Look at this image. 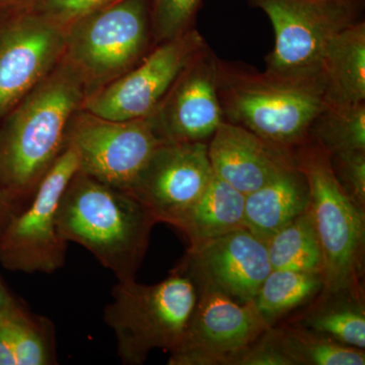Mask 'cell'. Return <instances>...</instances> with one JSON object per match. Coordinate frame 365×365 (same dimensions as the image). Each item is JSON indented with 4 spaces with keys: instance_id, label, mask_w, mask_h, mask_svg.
I'll use <instances>...</instances> for the list:
<instances>
[{
    "instance_id": "obj_32",
    "label": "cell",
    "mask_w": 365,
    "mask_h": 365,
    "mask_svg": "<svg viewBox=\"0 0 365 365\" xmlns=\"http://www.w3.org/2000/svg\"><path fill=\"white\" fill-rule=\"evenodd\" d=\"M16 302V300L11 297V295L9 294L6 287H4V283L0 280V312L4 311L7 307L13 306Z\"/></svg>"
},
{
    "instance_id": "obj_23",
    "label": "cell",
    "mask_w": 365,
    "mask_h": 365,
    "mask_svg": "<svg viewBox=\"0 0 365 365\" xmlns=\"http://www.w3.org/2000/svg\"><path fill=\"white\" fill-rule=\"evenodd\" d=\"M283 354L292 365H364V349L350 347L306 327H272Z\"/></svg>"
},
{
    "instance_id": "obj_24",
    "label": "cell",
    "mask_w": 365,
    "mask_h": 365,
    "mask_svg": "<svg viewBox=\"0 0 365 365\" xmlns=\"http://www.w3.org/2000/svg\"><path fill=\"white\" fill-rule=\"evenodd\" d=\"M271 268L323 275L324 261L309 208L267 242Z\"/></svg>"
},
{
    "instance_id": "obj_22",
    "label": "cell",
    "mask_w": 365,
    "mask_h": 365,
    "mask_svg": "<svg viewBox=\"0 0 365 365\" xmlns=\"http://www.w3.org/2000/svg\"><path fill=\"white\" fill-rule=\"evenodd\" d=\"M323 288L322 274L272 269L262 283L254 304L273 327L282 317L311 302Z\"/></svg>"
},
{
    "instance_id": "obj_6",
    "label": "cell",
    "mask_w": 365,
    "mask_h": 365,
    "mask_svg": "<svg viewBox=\"0 0 365 365\" xmlns=\"http://www.w3.org/2000/svg\"><path fill=\"white\" fill-rule=\"evenodd\" d=\"M153 47L150 0H119L67 26L62 60L88 97L136 66Z\"/></svg>"
},
{
    "instance_id": "obj_14",
    "label": "cell",
    "mask_w": 365,
    "mask_h": 365,
    "mask_svg": "<svg viewBox=\"0 0 365 365\" xmlns=\"http://www.w3.org/2000/svg\"><path fill=\"white\" fill-rule=\"evenodd\" d=\"M66 32L34 11L0 28V120L61 61Z\"/></svg>"
},
{
    "instance_id": "obj_18",
    "label": "cell",
    "mask_w": 365,
    "mask_h": 365,
    "mask_svg": "<svg viewBox=\"0 0 365 365\" xmlns=\"http://www.w3.org/2000/svg\"><path fill=\"white\" fill-rule=\"evenodd\" d=\"M319 78L325 104L365 102V23L359 21L334 36L327 45Z\"/></svg>"
},
{
    "instance_id": "obj_17",
    "label": "cell",
    "mask_w": 365,
    "mask_h": 365,
    "mask_svg": "<svg viewBox=\"0 0 365 365\" xmlns=\"http://www.w3.org/2000/svg\"><path fill=\"white\" fill-rule=\"evenodd\" d=\"M306 178L297 165L246 195L244 227L267 244L278 230L309 208Z\"/></svg>"
},
{
    "instance_id": "obj_1",
    "label": "cell",
    "mask_w": 365,
    "mask_h": 365,
    "mask_svg": "<svg viewBox=\"0 0 365 365\" xmlns=\"http://www.w3.org/2000/svg\"><path fill=\"white\" fill-rule=\"evenodd\" d=\"M86 97L83 81L61 61L0 125V185L16 211L32 198L41 180L66 148L72 116Z\"/></svg>"
},
{
    "instance_id": "obj_16",
    "label": "cell",
    "mask_w": 365,
    "mask_h": 365,
    "mask_svg": "<svg viewBox=\"0 0 365 365\" xmlns=\"http://www.w3.org/2000/svg\"><path fill=\"white\" fill-rule=\"evenodd\" d=\"M207 145L215 176L244 195L260 189L295 165L294 150L269 143L248 129L227 121L218 126Z\"/></svg>"
},
{
    "instance_id": "obj_27",
    "label": "cell",
    "mask_w": 365,
    "mask_h": 365,
    "mask_svg": "<svg viewBox=\"0 0 365 365\" xmlns=\"http://www.w3.org/2000/svg\"><path fill=\"white\" fill-rule=\"evenodd\" d=\"M336 179L346 193L365 209V150L347 151L330 155Z\"/></svg>"
},
{
    "instance_id": "obj_10",
    "label": "cell",
    "mask_w": 365,
    "mask_h": 365,
    "mask_svg": "<svg viewBox=\"0 0 365 365\" xmlns=\"http://www.w3.org/2000/svg\"><path fill=\"white\" fill-rule=\"evenodd\" d=\"M206 44L196 29L155 45L136 66L85 98V111L113 121L153 114L182 69Z\"/></svg>"
},
{
    "instance_id": "obj_19",
    "label": "cell",
    "mask_w": 365,
    "mask_h": 365,
    "mask_svg": "<svg viewBox=\"0 0 365 365\" xmlns=\"http://www.w3.org/2000/svg\"><path fill=\"white\" fill-rule=\"evenodd\" d=\"M245 199L246 195L215 175L175 227L187 237L189 248H195L244 227Z\"/></svg>"
},
{
    "instance_id": "obj_12",
    "label": "cell",
    "mask_w": 365,
    "mask_h": 365,
    "mask_svg": "<svg viewBox=\"0 0 365 365\" xmlns=\"http://www.w3.org/2000/svg\"><path fill=\"white\" fill-rule=\"evenodd\" d=\"M208 143H162L128 192L157 222L175 227L200 198L215 176Z\"/></svg>"
},
{
    "instance_id": "obj_13",
    "label": "cell",
    "mask_w": 365,
    "mask_h": 365,
    "mask_svg": "<svg viewBox=\"0 0 365 365\" xmlns=\"http://www.w3.org/2000/svg\"><path fill=\"white\" fill-rule=\"evenodd\" d=\"M218 59L206 43L148 117L162 143H208L225 121L217 93Z\"/></svg>"
},
{
    "instance_id": "obj_3",
    "label": "cell",
    "mask_w": 365,
    "mask_h": 365,
    "mask_svg": "<svg viewBox=\"0 0 365 365\" xmlns=\"http://www.w3.org/2000/svg\"><path fill=\"white\" fill-rule=\"evenodd\" d=\"M217 93L223 119L269 143L294 150L309 141L325 106L319 78H292L218 59Z\"/></svg>"
},
{
    "instance_id": "obj_5",
    "label": "cell",
    "mask_w": 365,
    "mask_h": 365,
    "mask_svg": "<svg viewBox=\"0 0 365 365\" xmlns=\"http://www.w3.org/2000/svg\"><path fill=\"white\" fill-rule=\"evenodd\" d=\"M197 297L195 284L175 269L157 284L118 281L104 319L114 332L122 362L139 365L153 350L172 352L186 332Z\"/></svg>"
},
{
    "instance_id": "obj_33",
    "label": "cell",
    "mask_w": 365,
    "mask_h": 365,
    "mask_svg": "<svg viewBox=\"0 0 365 365\" xmlns=\"http://www.w3.org/2000/svg\"><path fill=\"white\" fill-rule=\"evenodd\" d=\"M13 1V0H0V6L2 4H9V2Z\"/></svg>"
},
{
    "instance_id": "obj_21",
    "label": "cell",
    "mask_w": 365,
    "mask_h": 365,
    "mask_svg": "<svg viewBox=\"0 0 365 365\" xmlns=\"http://www.w3.org/2000/svg\"><path fill=\"white\" fill-rule=\"evenodd\" d=\"M317 306L300 319L299 325L323 334L350 347L365 348L364 297L322 294Z\"/></svg>"
},
{
    "instance_id": "obj_7",
    "label": "cell",
    "mask_w": 365,
    "mask_h": 365,
    "mask_svg": "<svg viewBox=\"0 0 365 365\" xmlns=\"http://www.w3.org/2000/svg\"><path fill=\"white\" fill-rule=\"evenodd\" d=\"M267 14L275 45L266 72L292 78H319L328 43L361 21L364 0H248Z\"/></svg>"
},
{
    "instance_id": "obj_2",
    "label": "cell",
    "mask_w": 365,
    "mask_h": 365,
    "mask_svg": "<svg viewBox=\"0 0 365 365\" xmlns=\"http://www.w3.org/2000/svg\"><path fill=\"white\" fill-rule=\"evenodd\" d=\"M57 222L67 242L90 251L118 281L135 279L158 223L130 192L79 170L64 190Z\"/></svg>"
},
{
    "instance_id": "obj_20",
    "label": "cell",
    "mask_w": 365,
    "mask_h": 365,
    "mask_svg": "<svg viewBox=\"0 0 365 365\" xmlns=\"http://www.w3.org/2000/svg\"><path fill=\"white\" fill-rule=\"evenodd\" d=\"M0 338L11 348L16 365L57 364L51 322L30 313L18 302L0 312Z\"/></svg>"
},
{
    "instance_id": "obj_9",
    "label": "cell",
    "mask_w": 365,
    "mask_h": 365,
    "mask_svg": "<svg viewBox=\"0 0 365 365\" xmlns=\"http://www.w3.org/2000/svg\"><path fill=\"white\" fill-rule=\"evenodd\" d=\"M78 170L98 181L129 191L162 141L148 118L113 121L78 110L66 132Z\"/></svg>"
},
{
    "instance_id": "obj_30",
    "label": "cell",
    "mask_w": 365,
    "mask_h": 365,
    "mask_svg": "<svg viewBox=\"0 0 365 365\" xmlns=\"http://www.w3.org/2000/svg\"><path fill=\"white\" fill-rule=\"evenodd\" d=\"M16 213L14 204L0 185V234L4 230L11 216Z\"/></svg>"
},
{
    "instance_id": "obj_29",
    "label": "cell",
    "mask_w": 365,
    "mask_h": 365,
    "mask_svg": "<svg viewBox=\"0 0 365 365\" xmlns=\"http://www.w3.org/2000/svg\"><path fill=\"white\" fill-rule=\"evenodd\" d=\"M234 365H292L278 346L271 327L237 357Z\"/></svg>"
},
{
    "instance_id": "obj_15",
    "label": "cell",
    "mask_w": 365,
    "mask_h": 365,
    "mask_svg": "<svg viewBox=\"0 0 365 365\" xmlns=\"http://www.w3.org/2000/svg\"><path fill=\"white\" fill-rule=\"evenodd\" d=\"M195 284L239 302H254L262 283L272 270L267 245L242 227L189 248L175 268Z\"/></svg>"
},
{
    "instance_id": "obj_28",
    "label": "cell",
    "mask_w": 365,
    "mask_h": 365,
    "mask_svg": "<svg viewBox=\"0 0 365 365\" xmlns=\"http://www.w3.org/2000/svg\"><path fill=\"white\" fill-rule=\"evenodd\" d=\"M117 1L119 0H35L32 11L67 28L83 16Z\"/></svg>"
},
{
    "instance_id": "obj_11",
    "label": "cell",
    "mask_w": 365,
    "mask_h": 365,
    "mask_svg": "<svg viewBox=\"0 0 365 365\" xmlns=\"http://www.w3.org/2000/svg\"><path fill=\"white\" fill-rule=\"evenodd\" d=\"M197 292L195 307L181 342L170 352V365H234L271 328L254 302Z\"/></svg>"
},
{
    "instance_id": "obj_31",
    "label": "cell",
    "mask_w": 365,
    "mask_h": 365,
    "mask_svg": "<svg viewBox=\"0 0 365 365\" xmlns=\"http://www.w3.org/2000/svg\"><path fill=\"white\" fill-rule=\"evenodd\" d=\"M0 365H16L11 348L0 338Z\"/></svg>"
},
{
    "instance_id": "obj_26",
    "label": "cell",
    "mask_w": 365,
    "mask_h": 365,
    "mask_svg": "<svg viewBox=\"0 0 365 365\" xmlns=\"http://www.w3.org/2000/svg\"><path fill=\"white\" fill-rule=\"evenodd\" d=\"M203 0H150L153 45L188 32Z\"/></svg>"
},
{
    "instance_id": "obj_4",
    "label": "cell",
    "mask_w": 365,
    "mask_h": 365,
    "mask_svg": "<svg viewBox=\"0 0 365 365\" xmlns=\"http://www.w3.org/2000/svg\"><path fill=\"white\" fill-rule=\"evenodd\" d=\"M294 162L306 178L309 210L324 261L322 294L364 297L365 209L341 187L330 155L309 140L294 148Z\"/></svg>"
},
{
    "instance_id": "obj_8",
    "label": "cell",
    "mask_w": 365,
    "mask_h": 365,
    "mask_svg": "<svg viewBox=\"0 0 365 365\" xmlns=\"http://www.w3.org/2000/svg\"><path fill=\"white\" fill-rule=\"evenodd\" d=\"M78 170V155L66 145L32 198L11 216L0 234V262L4 267L51 274L63 266L68 242L60 232L57 213L64 190Z\"/></svg>"
},
{
    "instance_id": "obj_25",
    "label": "cell",
    "mask_w": 365,
    "mask_h": 365,
    "mask_svg": "<svg viewBox=\"0 0 365 365\" xmlns=\"http://www.w3.org/2000/svg\"><path fill=\"white\" fill-rule=\"evenodd\" d=\"M309 140L330 155L365 150V102L347 106L325 104L314 120Z\"/></svg>"
}]
</instances>
